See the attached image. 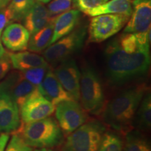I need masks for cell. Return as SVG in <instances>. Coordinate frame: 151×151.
<instances>
[{
    "label": "cell",
    "mask_w": 151,
    "mask_h": 151,
    "mask_svg": "<svg viewBox=\"0 0 151 151\" xmlns=\"http://www.w3.org/2000/svg\"><path fill=\"white\" fill-rule=\"evenodd\" d=\"M106 73L112 86L121 87L142 78L148 71L150 65L149 50L127 52L113 39L104 50Z\"/></svg>",
    "instance_id": "cell-1"
},
{
    "label": "cell",
    "mask_w": 151,
    "mask_h": 151,
    "mask_svg": "<svg viewBox=\"0 0 151 151\" xmlns=\"http://www.w3.org/2000/svg\"><path fill=\"white\" fill-rule=\"evenodd\" d=\"M146 91L144 86H134L113 97L102 111L104 123L118 132H129Z\"/></svg>",
    "instance_id": "cell-2"
},
{
    "label": "cell",
    "mask_w": 151,
    "mask_h": 151,
    "mask_svg": "<svg viewBox=\"0 0 151 151\" xmlns=\"http://www.w3.org/2000/svg\"><path fill=\"white\" fill-rule=\"evenodd\" d=\"M14 133L20 135L30 147L51 148L60 146L64 141V133L53 118H48L24 124L20 122Z\"/></svg>",
    "instance_id": "cell-3"
},
{
    "label": "cell",
    "mask_w": 151,
    "mask_h": 151,
    "mask_svg": "<svg viewBox=\"0 0 151 151\" xmlns=\"http://www.w3.org/2000/svg\"><path fill=\"white\" fill-rule=\"evenodd\" d=\"M80 95L83 108L92 115H99L105 106L104 90L102 81L92 66L86 65L81 71Z\"/></svg>",
    "instance_id": "cell-4"
},
{
    "label": "cell",
    "mask_w": 151,
    "mask_h": 151,
    "mask_svg": "<svg viewBox=\"0 0 151 151\" xmlns=\"http://www.w3.org/2000/svg\"><path fill=\"white\" fill-rule=\"evenodd\" d=\"M88 27L80 26L69 35L61 38L50 45L43 52V58L49 65L57 66L65 60L69 59L82 48L86 41Z\"/></svg>",
    "instance_id": "cell-5"
},
{
    "label": "cell",
    "mask_w": 151,
    "mask_h": 151,
    "mask_svg": "<svg viewBox=\"0 0 151 151\" xmlns=\"http://www.w3.org/2000/svg\"><path fill=\"white\" fill-rule=\"evenodd\" d=\"M106 127L99 120H91L68 135L62 151H97Z\"/></svg>",
    "instance_id": "cell-6"
},
{
    "label": "cell",
    "mask_w": 151,
    "mask_h": 151,
    "mask_svg": "<svg viewBox=\"0 0 151 151\" xmlns=\"http://www.w3.org/2000/svg\"><path fill=\"white\" fill-rule=\"evenodd\" d=\"M129 17L122 14H104L93 16L88 27V41L100 43L119 32Z\"/></svg>",
    "instance_id": "cell-7"
},
{
    "label": "cell",
    "mask_w": 151,
    "mask_h": 151,
    "mask_svg": "<svg viewBox=\"0 0 151 151\" xmlns=\"http://www.w3.org/2000/svg\"><path fill=\"white\" fill-rule=\"evenodd\" d=\"M57 122L64 134L69 135L88 120L86 111L78 101H67L56 106Z\"/></svg>",
    "instance_id": "cell-8"
},
{
    "label": "cell",
    "mask_w": 151,
    "mask_h": 151,
    "mask_svg": "<svg viewBox=\"0 0 151 151\" xmlns=\"http://www.w3.org/2000/svg\"><path fill=\"white\" fill-rule=\"evenodd\" d=\"M55 106L47 100L37 88L20 108L24 124L48 118L54 113Z\"/></svg>",
    "instance_id": "cell-9"
},
{
    "label": "cell",
    "mask_w": 151,
    "mask_h": 151,
    "mask_svg": "<svg viewBox=\"0 0 151 151\" xmlns=\"http://www.w3.org/2000/svg\"><path fill=\"white\" fill-rule=\"evenodd\" d=\"M54 74L65 90L72 97L75 101H78L79 86L81 71L76 62L72 58L62 62L56 66Z\"/></svg>",
    "instance_id": "cell-10"
},
{
    "label": "cell",
    "mask_w": 151,
    "mask_h": 151,
    "mask_svg": "<svg viewBox=\"0 0 151 151\" xmlns=\"http://www.w3.org/2000/svg\"><path fill=\"white\" fill-rule=\"evenodd\" d=\"M132 14L124 33H145L150 30L151 0H134Z\"/></svg>",
    "instance_id": "cell-11"
},
{
    "label": "cell",
    "mask_w": 151,
    "mask_h": 151,
    "mask_svg": "<svg viewBox=\"0 0 151 151\" xmlns=\"http://www.w3.org/2000/svg\"><path fill=\"white\" fill-rule=\"evenodd\" d=\"M20 124L18 106L8 92L0 90V133H14Z\"/></svg>",
    "instance_id": "cell-12"
},
{
    "label": "cell",
    "mask_w": 151,
    "mask_h": 151,
    "mask_svg": "<svg viewBox=\"0 0 151 151\" xmlns=\"http://www.w3.org/2000/svg\"><path fill=\"white\" fill-rule=\"evenodd\" d=\"M37 88V86L22 78L20 72L16 71L10 73L0 83V90L8 92L16 101L19 109Z\"/></svg>",
    "instance_id": "cell-13"
},
{
    "label": "cell",
    "mask_w": 151,
    "mask_h": 151,
    "mask_svg": "<svg viewBox=\"0 0 151 151\" xmlns=\"http://www.w3.org/2000/svg\"><path fill=\"white\" fill-rule=\"evenodd\" d=\"M38 88L43 97L55 106L65 101L74 100L62 87L50 69Z\"/></svg>",
    "instance_id": "cell-14"
},
{
    "label": "cell",
    "mask_w": 151,
    "mask_h": 151,
    "mask_svg": "<svg viewBox=\"0 0 151 151\" xmlns=\"http://www.w3.org/2000/svg\"><path fill=\"white\" fill-rule=\"evenodd\" d=\"M30 34L20 23L8 24L4 30L1 41L11 51H22L27 48Z\"/></svg>",
    "instance_id": "cell-15"
},
{
    "label": "cell",
    "mask_w": 151,
    "mask_h": 151,
    "mask_svg": "<svg viewBox=\"0 0 151 151\" xmlns=\"http://www.w3.org/2000/svg\"><path fill=\"white\" fill-rule=\"evenodd\" d=\"M80 18L81 11L78 9H69L56 16L54 20L53 32L50 45L71 32L78 23Z\"/></svg>",
    "instance_id": "cell-16"
},
{
    "label": "cell",
    "mask_w": 151,
    "mask_h": 151,
    "mask_svg": "<svg viewBox=\"0 0 151 151\" xmlns=\"http://www.w3.org/2000/svg\"><path fill=\"white\" fill-rule=\"evenodd\" d=\"M52 18L48 8L43 4L36 1L22 19L23 26L32 35L44 27Z\"/></svg>",
    "instance_id": "cell-17"
},
{
    "label": "cell",
    "mask_w": 151,
    "mask_h": 151,
    "mask_svg": "<svg viewBox=\"0 0 151 151\" xmlns=\"http://www.w3.org/2000/svg\"><path fill=\"white\" fill-rule=\"evenodd\" d=\"M11 66L14 69L24 71L36 67H46L48 62L44 58L36 53L29 52H20L16 53L9 52Z\"/></svg>",
    "instance_id": "cell-18"
},
{
    "label": "cell",
    "mask_w": 151,
    "mask_h": 151,
    "mask_svg": "<svg viewBox=\"0 0 151 151\" xmlns=\"http://www.w3.org/2000/svg\"><path fill=\"white\" fill-rule=\"evenodd\" d=\"M132 6L130 0H110L99 6L92 9L86 14L96 16L104 14H122L130 17Z\"/></svg>",
    "instance_id": "cell-19"
},
{
    "label": "cell",
    "mask_w": 151,
    "mask_h": 151,
    "mask_svg": "<svg viewBox=\"0 0 151 151\" xmlns=\"http://www.w3.org/2000/svg\"><path fill=\"white\" fill-rule=\"evenodd\" d=\"M55 17H52L44 27L32 35L27 46V48L29 50L41 52L49 46L53 32V23Z\"/></svg>",
    "instance_id": "cell-20"
},
{
    "label": "cell",
    "mask_w": 151,
    "mask_h": 151,
    "mask_svg": "<svg viewBox=\"0 0 151 151\" xmlns=\"http://www.w3.org/2000/svg\"><path fill=\"white\" fill-rule=\"evenodd\" d=\"M134 125L140 132L148 131L151 126V96L146 92L136 113Z\"/></svg>",
    "instance_id": "cell-21"
},
{
    "label": "cell",
    "mask_w": 151,
    "mask_h": 151,
    "mask_svg": "<svg viewBox=\"0 0 151 151\" xmlns=\"http://www.w3.org/2000/svg\"><path fill=\"white\" fill-rule=\"evenodd\" d=\"M148 139L139 130L127 132L122 151H150Z\"/></svg>",
    "instance_id": "cell-22"
},
{
    "label": "cell",
    "mask_w": 151,
    "mask_h": 151,
    "mask_svg": "<svg viewBox=\"0 0 151 151\" xmlns=\"http://www.w3.org/2000/svg\"><path fill=\"white\" fill-rule=\"evenodd\" d=\"M123 141L120 135L113 131H105L97 151H122Z\"/></svg>",
    "instance_id": "cell-23"
},
{
    "label": "cell",
    "mask_w": 151,
    "mask_h": 151,
    "mask_svg": "<svg viewBox=\"0 0 151 151\" xmlns=\"http://www.w3.org/2000/svg\"><path fill=\"white\" fill-rule=\"evenodd\" d=\"M35 2L36 0H11L8 8L13 14V21L22 20Z\"/></svg>",
    "instance_id": "cell-24"
},
{
    "label": "cell",
    "mask_w": 151,
    "mask_h": 151,
    "mask_svg": "<svg viewBox=\"0 0 151 151\" xmlns=\"http://www.w3.org/2000/svg\"><path fill=\"white\" fill-rule=\"evenodd\" d=\"M49 69H50L49 65L46 67H36L33 69H27V70L20 71V74L22 78L29 81V83L35 86H38L42 82Z\"/></svg>",
    "instance_id": "cell-25"
},
{
    "label": "cell",
    "mask_w": 151,
    "mask_h": 151,
    "mask_svg": "<svg viewBox=\"0 0 151 151\" xmlns=\"http://www.w3.org/2000/svg\"><path fill=\"white\" fill-rule=\"evenodd\" d=\"M73 0H53L48 4V10L50 16H57L71 9Z\"/></svg>",
    "instance_id": "cell-26"
},
{
    "label": "cell",
    "mask_w": 151,
    "mask_h": 151,
    "mask_svg": "<svg viewBox=\"0 0 151 151\" xmlns=\"http://www.w3.org/2000/svg\"><path fill=\"white\" fill-rule=\"evenodd\" d=\"M10 141L4 151H32V147L26 144L21 137L18 134L13 133Z\"/></svg>",
    "instance_id": "cell-27"
},
{
    "label": "cell",
    "mask_w": 151,
    "mask_h": 151,
    "mask_svg": "<svg viewBox=\"0 0 151 151\" xmlns=\"http://www.w3.org/2000/svg\"><path fill=\"white\" fill-rule=\"evenodd\" d=\"M109 0H73V5L81 12L87 14L92 9L99 6Z\"/></svg>",
    "instance_id": "cell-28"
},
{
    "label": "cell",
    "mask_w": 151,
    "mask_h": 151,
    "mask_svg": "<svg viewBox=\"0 0 151 151\" xmlns=\"http://www.w3.org/2000/svg\"><path fill=\"white\" fill-rule=\"evenodd\" d=\"M13 21V14L8 7L0 10V37L3 30L8 24Z\"/></svg>",
    "instance_id": "cell-29"
},
{
    "label": "cell",
    "mask_w": 151,
    "mask_h": 151,
    "mask_svg": "<svg viewBox=\"0 0 151 151\" xmlns=\"http://www.w3.org/2000/svg\"><path fill=\"white\" fill-rule=\"evenodd\" d=\"M11 62L9 52H6L4 55L0 58V81L5 78L6 76L10 71Z\"/></svg>",
    "instance_id": "cell-30"
},
{
    "label": "cell",
    "mask_w": 151,
    "mask_h": 151,
    "mask_svg": "<svg viewBox=\"0 0 151 151\" xmlns=\"http://www.w3.org/2000/svg\"><path fill=\"white\" fill-rule=\"evenodd\" d=\"M9 139V135L7 133H1L0 134V151H4Z\"/></svg>",
    "instance_id": "cell-31"
},
{
    "label": "cell",
    "mask_w": 151,
    "mask_h": 151,
    "mask_svg": "<svg viewBox=\"0 0 151 151\" xmlns=\"http://www.w3.org/2000/svg\"><path fill=\"white\" fill-rule=\"evenodd\" d=\"M11 0H0V10L5 8Z\"/></svg>",
    "instance_id": "cell-32"
},
{
    "label": "cell",
    "mask_w": 151,
    "mask_h": 151,
    "mask_svg": "<svg viewBox=\"0 0 151 151\" xmlns=\"http://www.w3.org/2000/svg\"><path fill=\"white\" fill-rule=\"evenodd\" d=\"M6 53V51L5 49L4 48L2 44H1V41H0V58H1V57L4 55Z\"/></svg>",
    "instance_id": "cell-33"
},
{
    "label": "cell",
    "mask_w": 151,
    "mask_h": 151,
    "mask_svg": "<svg viewBox=\"0 0 151 151\" xmlns=\"http://www.w3.org/2000/svg\"><path fill=\"white\" fill-rule=\"evenodd\" d=\"M35 151H55L54 150H52L50 148H38L36 149Z\"/></svg>",
    "instance_id": "cell-34"
},
{
    "label": "cell",
    "mask_w": 151,
    "mask_h": 151,
    "mask_svg": "<svg viewBox=\"0 0 151 151\" xmlns=\"http://www.w3.org/2000/svg\"><path fill=\"white\" fill-rule=\"evenodd\" d=\"M52 0H37V1H38V2H40L41 4H48L49 2H50Z\"/></svg>",
    "instance_id": "cell-35"
}]
</instances>
